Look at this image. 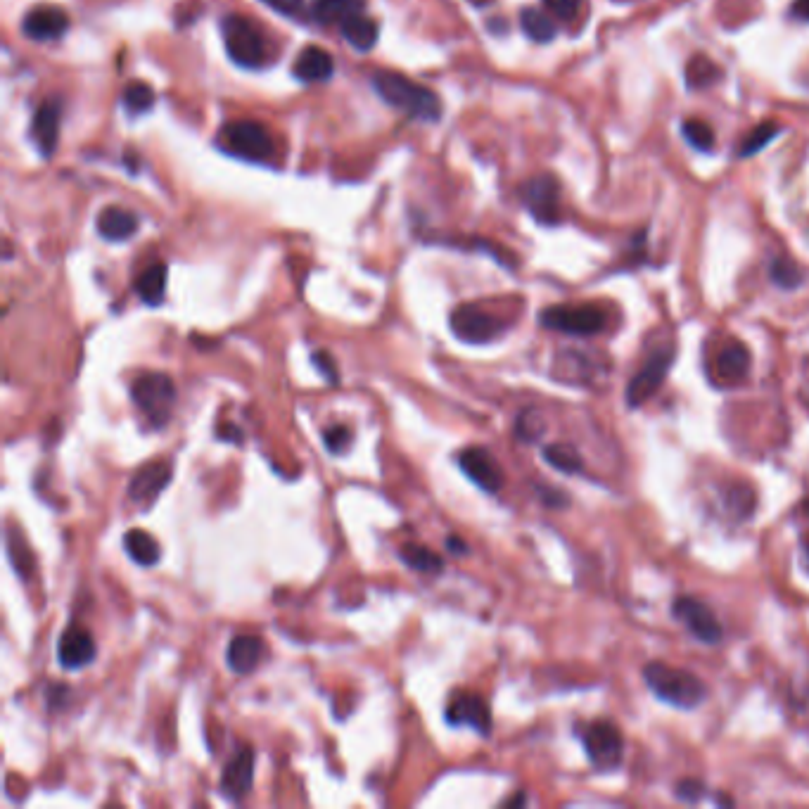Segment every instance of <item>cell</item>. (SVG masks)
I'll list each match as a JSON object with an SVG mask.
<instances>
[{"label": "cell", "mask_w": 809, "mask_h": 809, "mask_svg": "<svg viewBox=\"0 0 809 809\" xmlns=\"http://www.w3.org/2000/svg\"><path fill=\"white\" fill-rule=\"evenodd\" d=\"M371 84L387 105L411 114L413 119L439 121L442 117V103H439L437 93L430 91L428 86L411 81L409 76L382 69L371 76Z\"/></svg>", "instance_id": "obj_1"}, {"label": "cell", "mask_w": 809, "mask_h": 809, "mask_svg": "<svg viewBox=\"0 0 809 809\" xmlns=\"http://www.w3.org/2000/svg\"><path fill=\"white\" fill-rule=\"evenodd\" d=\"M643 681L655 698L679 707V710H693L707 700V686L703 679L679 670V667L665 665V662H648L643 667Z\"/></svg>", "instance_id": "obj_2"}, {"label": "cell", "mask_w": 809, "mask_h": 809, "mask_svg": "<svg viewBox=\"0 0 809 809\" xmlns=\"http://www.w3.org/2000/svg\"><path fill=\"white\" fill-rule=\"evenodd\" d=\"M226 53L238 67L259 69L266 62V38L254 19L242 15H228L221 19Z\"/></svg>", "instance_id": "obj_3"}, {"label": "cell", "mask_w": 809, "mask_h": 809, "mask_svg": "<svg viewBox=\"0 0 809 809\" xmlns=\"http://www.w3.org/2000/svg\"><path fill=\"white\" fill-rule=\"evenodd\" d=\"M131 399L148 416L152 428H164L176 404V385L167 373H145L133 380Z\"/></svg>", "instance_id": "obj_4"}, {"label": "cell", "mask_w": 809, "mask_h": 809, "mask_svg": "<svg viewBox=\"0 0 809 809\" xmlns=\"http://www.w3.org/2000/svg\"><path fill=\"white\" fill-rule=\"evenodd\" d=\"M219 148L247 162H266L273 157L271 133L254 119L228 121L219 131Z\"/></svg>", "instance_id": "obj_5"}, {"label": "cell", "mask_w": 809, "mask_h": 809, "mask_svg": "<svg viewBox=\"0 0 809 809\" xmlns=\"http://www.w3.org/2000/svg\"><path fill=\"white\" fill-rule=\"evenodd\" d=\"M539 323L544 328L565 335H598L608 326V314L596 304H558L539 314Z\"/></svg>", "instance_id": "obj_6"}, {"label": "cell", "mask_w": 809, "mask_h": 809, "mask_svg": "<svg viewBox=\"0 0 809 809\" xmlns=\"http://www.w3.org/2000/svg\"><path fill=\"white\" fill-rule=\"evenodd\" d=\"M579 738L584 743L586 757L598 772H613L622 764L624 738L613 722L598 719V722L586 724L579 731Z\"/></svg>", "instance_id": "obj_7"}, {"label": "cell", "mask_w": 809, "mask_h": 809, "mask_svg": "<svg viewBox=\"0 0 809 809\" xmlns=\"http://www.w3.org/2000/svg\"><path fill=\"white\" fill-rule=\"evenodd\" d=\"M449 326L451 333L458 340L468 342V345H487V342L506 333L508 328L499 316L489 314V311L475 307V304H463V307L451 311Z\"/></svg>", "instance_id": "obj_8"}, {"label": "cell", "mask_w": 809, "mask_h": 809, "mask_svg": "<svg viewBox=\"0 0 809 809\" xmlns=\"http://www.w3.org/2000/svg\"><path fill=\"white\" fill-rule=\"evenodd\" d=\"M672 363H674L672 347H660L651 352L646 363L639 368V373H636L627 385L629 409H639V406L646 404V401L660 390L662 382L667 380V373H670Z\"/></svg>", "instance_id": "obj_9"}, {"label": "cell", "mask_w": 809, "mask_h": 809, "mask_svg": "<svg viewBox=\"0 0 809 809\" xmlns=\"http://www.w3.org/2000/svg\"><path fill=\"white\" fill-rule=\"evenodd\" d=\"M520 200L541 226L560 224V183L556 176L539 174L522 183Z\"/></svg>", "instance_id": "obj_10"}, {"label": "cell", "mask_w": 809, "mask_h": 809, "mask_svg": "<svg viewBox=\"0 0 809 809\" xmlns=\"http://www.w3.org/2000/svg\"><path fill=\"white\" fill-rule=\"evenodd\" d=\"M672 615L686 624V629L703 643H719L724 636V627L719 624L717 615L703 601L693 596H679L672 603Z\"/></svg>", "instance_id": "obj_11"}, {"label": "cell", "mask_w": 809, "mask_h": 809, "mask_svg": "<svg viewBox=\"0 0 809 809\" xmlns=\"http://www.w3.org/2000/svg\"><path fill=\"white\" fill-rule=\"evenodd\" d=\"M458 465L468 480H473L484 492L496 494L503 487V470L496 458L484 447H470L458 454Z\"/></svg>", "instance_id": "obj_12"}, {"label": "cell", "mask_w": 809, "mask_h": 809, "mask_svg": "<svg viewBox=\"0 0 809 809\" xmlns=\"http://www.w3.org/2000/svg\"><path fill=\"white\" fill-rule=\"evenodd\" d=\"M447 722L451 726H468L480 736H487L492 731V712L487 700L477 693H458L447 707Z\"/></svg>", "instance_id": "obj_13"}, {"label": "cell", "mask_w": 809, "mask_h": 809, "mask_svg": "<svg viewBox=\"0 0 809 809\" xmlns=\"http://www.w3.org/2000/svg\"><path fill=\"white\" fill-rule=\"evenodd\" d=\"M22 31L31 41H57L69 31V15L62 8H55V5H38V8L24 15Z\"/></svg>", "instance_id": "obj_14"}, {"label": "cell", "mask_w": 809, "mask_h": 809, "mask_svg": "<svg viewBox=\"0 0 809 809\" xmlns=\"http://www.w3.org/2000/svg\"><path fill=\"white\" fill-rule=\"evenodd\" d=\"M98 646H95L93 634L84 627H69L57 641V660L65 670H81L95 660Z\"/></svg>", "instance_id": "obj_15"}, {"label": "cell", "mask_w": 809, "mask_h": 809, "mask_svg": "<svg viewBox=\"0 0 809 809\" xmlns=\"http://www.w3.org/2000/svg\"><path fill=\"white\" fill-rule=\"evenodd\" d=\"M254 781V750L250 745H242L233 760L226 764L224 774H221V793L228 800L240 802L247 793L252 791Z\"/></svg>", "instance_id": "obj_16"}, {"label": "cell", "mask_w": 809, "mask_h": 809, "mask_svg": "<svg viewBox=\"0 0 809 809\" xmlns=\"http://www.w3.org/2000/svg\"><path fill=\"white\" fill-rule=\"evenodd\" d=\"M60 124H62V105L60 100H46L31 119V138H34L38 152L50 159L60 140Z\"/></svg>", "instance_id": "obj_17"}, {"label": "cell", "mask_w": 809, "mask_h": 809, "mask_svg": "<svg viewBox=\"0 0 809 809\" xmlns=\"http://www.w3.org/2000/svg\"><path fill=\"white\" fill-rule=\"evenodd\" d=\"M171 482V465L167 461L145 463L129 482V496L140 506L157 501V496L167 489Z\"/></svg>", "instance_id": "obj_18"}, {"label": "cell", "mask_w": 809, "mask_h": 809, "mask_svg": "<svg viewBox=\"0 0 809 809\" xmlns=\"http://www.w3.org/2000/svg\"><path fill=\"white\" fill-rule=\"evenodd\" d=\"M333 72H335L333 57H330L328 50L318 46L304 48L302 53L297 55L295 67H292L295 79L304 81V84H321V81H328Z\"/></svg>", "instance_id": "obj_19"}, {"label": "cell", "mask_w": 809, "mask_h": 809, "mask_svg": "<svg viewBox=\"0 0 809 809\" xmlns=\"http://www.w3.org/2000/svg\"><path fill=\"white\" fill-rule=\"evenodd\" d=\"M264 651L266 646L259 636H245V634L235 636V639L228 643L226 662L235 674H250L261 665Z\"/></svg>", "instance_id": "obj_20"}, {"label": "cell", "mask_w": 809, "mask_h": 809, "mask_svg": "<svg viewBox=\"0 0 809 809\" xmlns=\"http://www.w3.org/2000/svg\"><path fill=\"white\" fill-rule=\"evenodd\" d=\"M95 228H98L100 238L110 242H124L138 231V219L136 214L126 212V209L121 207H107L98 214Z\"/></svg>", "instance_id": "obj_21"}, {"label": "cell", "mask_w": 809, "mask_h": 809, "mask_svg": "<svg viewBox=\"0 0 809 809\" xmlns=\"http://www.w3.org/2000/svg\"><path fill=\"white\" fill-rule=\"evenodd\" d=\"M750 368V352L741 340H731L717 356V373L724 380L738 382L748 375Z\"/></svg>", "instance_id": "obj_22"}, {"label": "cell", "mask_w": 809, "mask_h": 809, "mask_svg": "<svg viewBox=\"0 0 809 809\" xmlns=\"http://www.w3.org/2000/svg\"><path fill=\"white\" fill-rule=\"evenodd\" d=\"M124 551L133 563L143 565V568H152L162 558L157 539L143 530H129L124 534Z\"/></svg>", "instance_id": "obj_23"}, {"label": "cell", "mask_w": 809, "mask_h": 809, "mask_svg": "<svg viewBox=\"0 0 809 809\" xmlns=\"http://www.w3.org/2000/svg\"><path fill=\"white\" fill-rule=\"evenodd\" d=\"M340 31L349 46L359 50V53H368V50L375 48V43H378V24H375L371 17L363 15V12L361 15L349 17L347 22H342Z\"/></svg>", "instance_id": "obj_24"}, {"label": "cell", "mask_w": 809, "mask_h": 809, "mask_svg": "<svg viewBox=\"0 0 809 809\" xmlns=\"http://www.w3.org/2000/svg\"><path fill=\"white\" fill-rule=\"evenodd\" d=\"M363 10H366L363 0H314L311 15L321 24H342L349 17L361 15Z\"/></svg>", "instance_id": "obj_25"}, {"label": "cell", "mask_w": 809, "mask_h": 809, "mask_svg": "<svg viewBox=\"0 0 809 809\" xmlns=\"http://www.w3.org/2000/svg\"><path fill=\"white\" fill-rule=\"evenodd\" d=\"M136 292L145 304H150V307L162 304L164 292H167V266L164 264L148 266L136 280Z\"/></svg>", "instance_id": "obj_26"}, {"label": "cell", "mask_w": 809, "mask_h": 809, "mask_svg": "<svg viewBox=\"0 0 809 809\" xmlns=\"http://www.w3.org/2000/svg\"><path fill=\"white\" fill-rule=\"evenodd\" d=\"M722 79V67L707 55H693L686 65V86L689 91H705Z\"/></svg>", "instance_id": "obj_27"}, {"label": "cell", "mask_w": 809, "mask_h": 809, "mask_svg": "<svg viewBox=\"0 0 809 809\" xmlns=\"http://www.w3.org/2000/svg\"><path fill=\"white\" fill-rule=\"evenodd\" d=\"M520 27L534 43H551L558 34L556 22L537 8H525L520 12Z\"/></svg>", "instance_id": "obj_28"}, {"label": "cell", "mask_w": 809, "mask_h": 809, "mask_svg": "<svg viewBox=\"0 0 809 809\" xmlns=\"http://www.w3.org/2000/svg\"><path fill=\"white\" fill-rule=\"evenodd\" d=\"M544 461L565 475H579L584 470V458L570 444H549L541 451Z\"/></svg>", "instance_id": "obj_29"}, {"label": "cell", "mask_w": 809, "mask_h": 809, "mask_svg": "<svg viewBox=\"0 0 809 809\" xmlns=\"http://www.w3.org/2000/svg\"><path fill=\"white\" fill-rule=\"evenodd\" d=\"M399 556L411 570L425 572V575H437V572H442V568H444V560L423 544L404 546V549L399 551Z\"/></svg>", "instance_id": "obj_30"}, {"label": "cell", "mask_w": 809, "mask_h": 809, "mask_svg": "<svg viewBox=\"0 0 809 809\" xmlns=\"http://www.w3.org/2000/svg\"><path fill=\"white\" fill-rule=\"evenodd\" d=\"M779 133H781L779 121H762V124H757L755 129L743 138L741 150H738V157L745 159V157L757 155V152H760L762 148H767V145L772 143Z\"/></svg>", "instance_id": "obj_31"}, {"label": "cell", "mask_w": 809, "mask_h": 809, "mask_svg": "<svg viewBox=\"0 0 809 809\" xmlns=\"http://www.w3.org/2000/svg\"><path fill=\"white\" fill-rule=\"evenodd\" d=\"M769 278H772V283L781 290L800 288L802 280H805L802 271L798 269V264L788 257L772 259V264H769Z\"/></svg>", "instance_id": "obj_32"}, {"label": "cell", "mask_w": 809, "mask_h": 809, "mask_svg": "<svg viewBox=\"0 0 809 809\" xmlns=\"http://www.w3.org/2000/svg\"><path fill=\"white\" fill-rule=\"evenodd\" d=\"M681 133H684L686 143L691 145L693 150L698 152H712L715 150V131H712V126L707 124L703 119H686L684 124H681Z\"/></svg>", "instance_id": "obj_33"}, {"label": "cell", "mask_w": 809, "mask_h": 809, "mask_svg": "<svg viewBox=\"0 0 809 809\" xmlns=\"http://www.w3.org/2000/svg\"><path fill=\"white\" fill-rule=\"evenodd\" d=\"M155 105V91L143 81H133L124 88V107L131 117H138V114H145L150 107Z\"/></svg>", "instance_id": "obj_34"}, {"label": "cell", "mask_w": 809, "mask_h": 809, "mask_svg": "<svg viewBox=\"0 0 809 809\" xmlns=\"http://www.w3.org/2000/svg\"><path fill=\"white\" fill-rule=\"evenodd\" d=\"M541 432H544V423H541L537 411L532 409L522 411L518 420H515V435H518L522 442H537Z\"/></svg>", "instance_id": "obj_35"}, {"label": "cell", "mask_w": 809, "mask_h": 809, "mask_svg": "<svg viewBox=\"0 0 809 809\" xmlns=\"http://www.w3.org/2000/svg\"><path fill=\"white\" fill-rule=\"evenodd\" d=\"M323 442H326V447L333 451V454H345V451L352 447L354 432L345 428V425H335V428L323 432Z\"/></svg>", "instance_id": "obj_36"}, {"label": "cell", "mask_w": 809, "mask_h": 809, "mask_svg": "<svg viewBox=\"0 0 809 809\" xmlns=\"http://www.w3.org/2000/svg\"><path fill=\"white\" fill-rule=\"evenodd\" d=\"M705 791H707L705 783L698 779H681L677 786H674V795H677L681 802H689V805L703 800Z\"/></svg>", "instance_id": "obj_37"}, {"label": "cell", "mask_w": 809, "mask_h": 809, "mask_svg": "<svg viewBox=\"0 0 809 809\" xmlns=\"http://www.w3.org/2000/svg\"><path fill=\"white\" fill-rule=\"evenodd\" d=\"M541 3H544L546 10H549L551 15H556L560 22H572V19L577 17L582 0H541Z\"/></svg>", "instance_id": "obj_38"}, {"label": "cell", "mask_w": 809, "mask_h": 809, "mask_svg": "<svg viewBox=\"0 0 809 809\" xmlns=\"http://www.w3.org/2000/svg\"><path fill=\"white\" fill-rule=\"evenodd\" d=\"M311 363H314V366L318 368V373H321L328 382H333V385H335V382H340V375H337V366H335L333 356H330L328 352H321V349H318V352L311 354Z\"/></svg>", "instance_id": "obj_39"}, {"label": "cell", "mask_w": 809, "mask_h": 809, "mask_svg": "<svg viewBox=\"0 0 809 809\" xmlns=\"http://www.w3.org/2000/svg\"><path fill=\"white\" fill-rule=\"evenodd\" d=\"M539 496L544 499V503L549 508H565L570 503V496L563 494V492H556V489H549V487H541L539 489Z\"/></svg>", "instance_id": "obj_40"}, {"label": "cell", "mask_w": 809, "mask_h": 809, "mask_svg": "<svg viewBox=\"0 0 809 809\" xmlns=\"http://www.w3.org/2000/svg\"><path fill=\"white\" fill-rule=\"evenodd\" d=\"M264 3L276 12H280V15H295V12L302 8L304 0H264Z\"/></svg>", "instance_id": "obj_41"}, {"label": "cell", "mask_w": 809, "mask_h": 809, "mask_svg": "<svg viewBox=\"0 0 809 809\" xmlns=\"http://www.w3.org/2000/svg\"><path fill=\"white\" fill-rule=\"evenodd\" d=\"M219 439H226V442H233V444H242V430L235 428V425H221Z\"/></svg>", "instance_id": "obj_42"}, {"label": "cell", "mask_w": 809, "mask_h": 809, "mask_svg": "<svg viewBox=\"0 0 809 809\" xmlns=\"http://www.w3.org/2000/svg\"><path fill=\"white\" fill-rule=\"evenodd\" d=\"M791 15L802 19V22H809V0H795Z\"/></svg>", "instance_id": "obj_43"}, {"label": "cell", "mask_w": 809, "mask_h": 809, "mask_svg": "<svg viewBox=\"0 0 809 809\" xmlns=\"http://www.w3.org/2000/svg\"><path fill=\"white\" fill-rule=\"evenodd\" d=\"M447 549H449L451 553H461V556H465V553H468V546H465V541H463L461 537H454V534H451V537L447 539Z\"/></svg>", "instance_id": "obj_44"}, {"label": "cell", "mask_w": 809, "mask_h": 809, "mask_svg": "<svg viewBox=\"0 0 809 809\" xmlns=\"http://www.w3.org/2000/svg\"><path fill=\"white\" fill-rule=\"evenodd\" d=\"M525 802H527L525 793H520V795H515V798H511V800H506V802H503V805H506V807H513V805H525Z\"/></svg>", "instance_id": "obj_45"}, {"label": "cell", "mask_w": 809, "mask_h": 809, "mask_svg": "<svg viewBox=\"0 0 809 809\" xmlns=\"http://www.w3.org/2000/svg\"><path fill=\"white\" fill-rule=\"evenodd\" d=\"M805 551H807V558H809V544H805Z\"/></svg>", "instance_id": "obj_46"}]
</instances>
